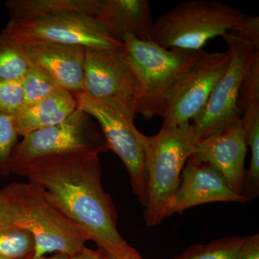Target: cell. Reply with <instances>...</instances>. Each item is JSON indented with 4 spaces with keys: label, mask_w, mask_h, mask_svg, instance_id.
I'll return each mask as SVG.
<instances>
[{
    "label": "cell",
    "mask_w": 259,
    "mask_h": 259,
    "mask_svg": "<svg viewBox=\"0 0 259 259\" xmlns=\"http://www.w3.org/2000/svg\"><path fill=\"white\" fill-rule=\"evenodd\" d=\"M248 146L251 151L249 168L245 173V195L250 199L259 193V105L253 104L241 112Z\"/></svg>",
    "instance_id": "cell-18"
},
{
    "label": "cell",
    "mask_w": 259,
    "mask_h": 259,
    "mask_svg": "<svg viewBox=\"0 0 259 259\" xmlns=\"http://www.w3.org/2000/svg\"><path fill=\"white\" fill-rule=\"evenodd\" d=\"M228 32L259 47L258 16L244 14L241 20Z\"/></svg>",
    "instance_id": "cell-26"
},
{
    "label": "cell",
    "mask_w": 259,
    "mask_h": 259,
    "mask_svg": "<svg viewBox=\"0 0 259 259\" xmlns=\"http://www.w3.org/2000/svg\"><path fill=\"white\" fill-rule=\"evenodd\" d=\"M31 255H30V256L27 257V258L24 259H33L31 258ZM69 256H68V255L61 254V253H55V255H53V256L49 257V258H47V257L44 256L34 259H68L69 258Z\"/></svg>",
    "instance_id": "cell-29"
},
{
    "label": "cell",
    "mask_w": 259,
    "mask_h": 259,
    "mask_svg": "<svg viewBox=\"0 0 259 259\" xmlns=\"http://www.w3.org/2000/svg\"><path fill=\"white\" fill-rule=\"evenodd\" d=\"M82 93L136 117L139 83L123 47L85 49Z\"/></svg>",
    "instance_id": "cell-10"
},
{
    "label": "cell",
    "mask_w": 259,
    "mask_h": 259,
    "mask_svg": "<svg viewBox=\"0 0 259 259\" xmlns=\"http://www.w3.org/2000/svg\"><path fill=\"white\" fill-rule=\"evenodd\" d=\"M122 42L126 59L139 83L136 115L141 114L146 120L162 117L172 89L202 50L164 49L151 40H138L127 34Z\"/></svg>",
    "instance_id": "cell-4"
},
{
    "label": "cell",
    "mask_w": 259,
    "mask_h": 259,
    "mask_svg": "<svg viewBox=\"0 0 259 259\" xmlns=\"http://www.w3.org/2000/svg\"><path fill=\"white\" fill-rule=\"evenodd\" d=\"M229 51L208 53L198 58L179 79L167 98L163 125L178 126L193 120L205 106L214 87L229 64Z\"/></svg>",
    "instance_id": "cell-11"
},
{
    "label": "cell",
    "mask_w": 259,
    "mask_h": 259,
    "mask_svg": "<svg viewBox=\"0 0 259 259\" xmlns=\"http://www.w3.org/2000/svg\"><path fill=\"white\" fill-rule=\"evenodd\" d=\"M77 107L96 120L109 149L119 156L128 172L133 192L143 206L147 197V176L141 131L134 125V117L122 109L97 100L87 94L74 95Z\"/></svg>",
    "instance_id": "cell-7"
},
{
    "label": "cell",
    "mask_w": 259,
    "mask_h": 259,
    "mask_svg": "<svg viewBox=\"0 0 259 259\" xmlns=\"http://www.w3.org/2000/svg\"><path fill=\"white\" fill-rule=\"evenodd\" d=\"M35 249L30 232L14 226L0 227V255L9 259H23Z\"/></svg>",
    "instance_id": "cell-21"
},
{
    "label": "cell",
    "mask_w": 259,
    "mask_h": 259,
    "mask_svg": "<svg viewBox=\"0 0 259 259\" xmlns=\"http://www.w3.org/2000/svg\"><path fill=\"white\" fill-rule=\"evenodd\" d=\"M101 0H9L10 20H34L61 13H81L96 17Z\"/></svg>",
    "instance_id": "cell-17"
},
{
    "label": "cell",
    "mask_w": 259,
    "mask_h": 259,
    "mask_svg": "<svg viewBox=\"0 0 259 259\" xmlns=\"http://www.w3.org/2000/svg\"><path fill=\"white\" fill-rule=\"evenodd\" d=\"M243 15L238 8L222 2H184L155 20L151 41L164 49L201 51L209 40L229 31Z\"/></svg>",
    "instance_id": "cell-5"
},
{
    "label": "cell",
    "mask_w": 259,
    "mask_h": 259,
    "mask_svg": "<svg viewBox=\"0 0 259 259\" xmlns=\"http://www.w3.org/2000/svg\"><path fill=\"white\" fill-rule=\"evenodd\" d=\"M247 237L230 236L190 247L175 259H238Z\"/></svg>",
    "instance_id": "cell-20"
},
{
    "label": "cell",
    "mask_w": 259,
    "mask_h": 259,
    "mask_svg": "<svg viewBox=\"0 0 259 259\" xmlns=\"http://www.w3.org/2000/svg\"><path fill=\"white\" fill-rule=\"evenodd\" d=\"M31 67L22 42L5 30L0 32V80L23 79Z\"/></svg>",
    "instance_id": "cell-19"
},
{
    "label": "cell",
    "mask_w": 259,
    "mask_h": 259,
    "mask_svg": "<svg viewBox=\"0 0 259 259\" xmlns=\"http://www.w3.org/2000/svg\"><path fill=\"white\" fill-rule=\"evenodd\" d=\"M25 107L22 79L0 80V112L16 115Z\"/></svg>",
    "instance_id": "cell-25"
},
{
    "label": "cell",
    "mask_w": 259,
    "mask_h": 259,
    "mask_svg": "<svg viewBox=\"0 0 259 259\" xmlns=\"http://www.w3.org/2000/svg\"><path fill=\"white\" fill-rule=\"evenodd\" d=\"M200 140L193 124L162 126L153 136L141 134L147 176L144 219L148 227L169 217L172 201L181 182L184 166Z\"/></svg>",
    "instance_id": "cell-3"
},
{
    "label": "cell",
    "mask_w": 259,
    "mask_h": 259,
    "mask_svg": "<svg viewBox=\"0 0 259 259\" xmlns=\"http://www.w3.org/2000/svg\"><path fill=\"white\" fill-rule=\"evenodd\" d=\"M118 259H143V258L141 257V255L139 254V253H136V254L128 255V256Z\"/></svg>",
    "instance_id": "cell-30"
},
{
    "label": "cell",
    "mask_w": 259,
    "mask_h": 259,
    "mask_svg": "<svg viewBox=\"0 0 259 259\" xmlns=\"http://www.w3.org/2000/svg\"><path fill=\"white\" fill-rule=\"evenodd\" d=\"M238 259H259V235L247 236L246 241Z\"/></svg>",
    "instance_id": "cell-27"
},
{
    "label": "cell",
    "mask_w": 259,
    "mask_h": 259,
    "mask_svg": "<svg viewBox=\"0 0 259 259\" xmlns=\"http://www.w3.org/2000/svg\"><path fill=\"white\" fill-rule=\"evenodd\" d=\"M68 259H110L107 256V258H104L100 252L90 249L83 246L78 253L74 255L69 256Z\"/></svg>",
    "instance_id": "cell-28"
},
{
    "label": "cell",
    "mask_w": 259,
    "mask_h": 259,
    "mask_svg": "<svg viewBox=\"0 0 259 259\" xmlns=\"http://www.w3.org/2000/svg\"><path fill=\"white\" fill-rule=\"evenodd\" d=\"M231 54L226 73L214 87L208 101L193 119V125L200 139L241 119L238 97L243 76L259 51L255 45L228 32L223 35Z\"/></svg>",
    "instance_id": "cell-8"
},
{
    "label": "cell",
    "mask_w": 259,
    "mask_h": 259,
    "mask_svg": "<svg viewBox=\"0 0 259 259\" xmlns=\"http://www.w3.org/2000/svg\"><path fill=\"white\" fill-rule=\"evenodd\" d=\"M96 17L118 41L122 42L127 34L138 40H151L155 20L148 0H101Z\"/></svg>",
    "instance_id": "cell-15"
},
{
    "label": "cell",
    "mask_w": 259,
    "mask_h": 259,
    "mask_svg": "<svg viewBox=\"0 0 259 259\" xmlns=\"http://www.w3.org/2000/svg\"><path fill=\"white\" fill-rule=\"evenodd\" d=\"M21 42L32 66L50 76L61 88L74 95L82 92L86 48L45 40Z\"/></svg>",
    "instance_id": "cell-14"
},
{
    "label": "cell",
    "mask_w": 259,
    "mask_h": 259,
    "mask_svg": "<svg viewBox=\"0 0 259 259\" xmlns=\"http://www.w3.org/2000/svg\"><path fill=\"white\" fill-rule=\"evenodd\" d=\"M77 109L74 94L64 89L58 90L15 115L19 136L61 123Z\"/></svg>",
    "instance_id": "cell-16"
},
{
    "label": "cell",
    "mask_w": 259,
    "mask_h": 259,
    "mask_svg": "<svg viewBox=\"0 0 259 259\" xmlns=\"http://www.w3.org/2000/svg\"><path fill=\"white\" fill-rule=\"evenodd\" d=\"M180 187L172 201L169 217L195 206L216 202H245V196L231 190L214 167L191 156L182 172Z\"/></svg>",
    "instance_id": "cell-13"
},
{
    "label": "cell",
    "mask_w": 259,
    "mask_h": 259,
    "mask_svg": "<svg viewBox=\"0 0 259 259\" xmlns=\"http://www.w3.org/2000/svg\"><path fill=\"white\" fill-rule=\"evenodd\" d=\"M18 137L15 115L0 112V172L4 176L11 173L10 161Z\"/></svg>",
    "instance_id": "cell-23"
},
{
    "label": "cell",
    "mask_w": 259,
    "mask_h": 259,
    "mask_svg": "<svg viewBox=\"0 0 259 259\" xmlns=\"http://www.w3.org/2000/svg\"><path fill=\"white\" fill-rule=\"evenodd\" d=\"M3 30L20 42L45 40L86 49L123 47V42L112 37L102 20L81 13H61L34 20H10Z\"/></svg>",
    "instance_id": "cell-9"
},
{
    "label": "cell",
    "mask_w": 259,
    "mask_h": 259,
    "mask_svg": "<svg viewBox=\"0 0 259 259\" xmlns=\"http://www.w3.org/2000/svg\"><path fill=\"white\" fill-rule=\"evenodd\" d=\"M108 150L93 117L77 109L61 123L23 136L13 150L10 171L21 176L30 163L40 158L71 153L100 154Z\"/></svg>",
    "instance_id": "cell-6"
},
{
    "label": "cell",
    "mask_w": 259,
    "mask_h": 259,
    "mask_svg": "<svg viewBox=\"0 0 259 259\" xmlns=\"http://www.w3.org/2000/svg\"><path fill=\"white\" fill-rule=\"evenodd\" d=\"M25 107H30L40 102L51 94L61 90L50 76L42 70L32 66L22 79Z\"/></svg>",
    "instance_id": "cell-22"
},
{
    "label": "cell",
    "mask_w": 259,
    "mask_h": 259,
    "mask_svg": "<svg viewBox=\"0 0 259 259\" xmlns=\"http://www.w3.org/2000/svg\"><path fill=\"white\" fill-rule=\"evenodd\" d=\"M14 226L32 235V258L47 253L71 256L88 241V235L53 207L30 184L12 182L0 190V227Z\"/></svg>",
    "instance_id": "cell-2"
},
{
    "label": "cell",
    "mask_w": 259,
    "mask_h": 259,
    "mask_svg": "<svg viewBox=\"0 0 259 259\" xmlns=\"http://www.w3.org/2000/svg\"><path fill=\"white\" fill-rule=\"evenodd\" d=\"M0 259H9V258H5V257H3V256H1V255H0Z\"/></svg>",
    "instance_id": "cell-31"
},
{
    "label": "cell",
    "mask_w": 259,
    "mask_h": 259,
    "mask_svg": "<svg viewBox=\"0 0 259 259\" xmlns=\"http://www.w3.org/2000/svg\"><path fill=\"white\" fill-rule=\"evenodd\" d=\"M247 148L241 118L199 140L192 156L196 161L214 167L224 177L232 190L245 196L244 164Z\"/></svg>",
    "instance_id": "cell-12"
},
{
    "label": "cell",
    "mask_w": 259,
    "mask_h": 259,
    "mask_svg": "<svg viewBox=\"0 0 259 259\" xmlns=\"http://www.w3.org/2000/svg\"><path fill=\"white\" fill-rule=\"evenodd\" d=\"M100 154L56 155L32 162L23 171L28 183L86 233L110 259L139 253L117 230V216L102 183Z\"/></svg>",
    "instance_id": "cell-1"
},
{
    "label": "cell",
    "mask_w": 259,
    "mask_h": 259,
    "mask_svg": "<svg viewBox=\"0 0 259 259\" xmlns=\"http://www.w3.org/2000/svg\"><path fill=\"white\" fill-rule=\"evenodd\" d=\"M238 109L240 113L253 104H259V51L255 53L242 81Z\"/></svg>",
    "instance_id": "cell-24"
}]
</instances>
